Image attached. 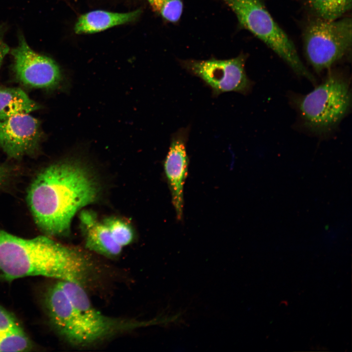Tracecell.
I'll list each match as a JSON object with an SVG mask.
<instances>
[{"label": "cell", "mask_w": 352, "mask_h": 352, "mask_svg": "<svg viewBox=\"0 0 352 352\" xmlns=\"http://www.w3.org/2000/svg\"><path fill=\"white\" fill-rule=\"evenodd\" d=\"M99 186L83 165L75 161L52 164L28 188L27 201L35 223L48 236L67 235L76 213L94 202Z\"/></svg>", "instance_id": "obj_1"}, {"label": "cell", "mask_w": 352, "mask_h": 352, "mask_svg": "<svg viewBox=\"0 0 352 352\" xmlns=\"http://www.w3.org/2000/svg\"><path fill=\"white\" fill-rule=\"evenodd\" d=\"M94 263L82 251L46 236L17 237L0 229V278L10 281L42 276L86 288L93 278Z\"/></svg>", "instance_id": "obj_2"}, {"label": "cell", "mask_w": 352, "mask_h": 352, "mask_svg": "<svg viewBox=\"0 0 352 352\" xmlns=\"http://www.w3.org/2000/svg\"><path fill=\"white\" fill-rule=\"evenodd\" d=\"M45 305L55 331L74 347H87L150 324L103 314L92 305L85 287L68 281L57 280L49 287Z\"/></svg>", "instance_id": "obj_3"}, {"label": "cell", "mask_w": 352, "mask_h": 352, "mask_svg": "<svg viewBox=\"0 0 352 352\" xmlns=\"http://www.w3.org/2000/svg\"><path fill=\"white\" fill-rule=\"evenodd\" d=\"M292 101L306 129L316 135L328 134L351 110L350 79L340 70L330 69L323 81L313 90L296 95Z\"/></svg>", "instance_id": "obj_4"}, {"label": "cell", "mask_w": 352, "mask_h": 352, "mask_svg": "<svg viewBox=\"0 0 352 352\" xmlns=\"http://www.w3.org/2000/svg\"><path fill=\"white\" fill-rule=\"evenodd\" d=\"M235 13L240 24L281 58L298 75L313 84V75L301 60L295 46L273 19L261 0H222Z\"/></svg>", "instance_id": "obj_5"}, {"label": "cell", "mask_w": 352, "mask_h": 352, "mask_svg": "<svg viewBox=\"0 0 352 352\" xmlns=\"http://www.w3.org/2000/svg\"><path fill=\"white\" fill-rule=\"evenodd\" d=\"M352 19L328 21L312 16L303 31L307 60L316 73L330 70L348 56L352 45Z\"/></svg>", "instance_id": "obj_6"}, {"label": "cell", "mask_w": 352, "mask_h": 352, "mask_svg": "<svg viewBox=\"0 0 352 352\" xmlns=\"http://www.w3.org/2000/svg\"><path fill=\"white\" fill-rule=\"evenodd\" d=\"M247 55L242 53L227 60L211 58L206 60L179 61L181 66L192 75L199 78L210 88L213 97L234 91L246 95L250 92L253 82L245 70Z\"/></svg>", "instance_id": "obj_7"}, {"label": "cell", "mask_w": 352, "mask_h": 352, "mask_svg": "<svg viewBox=\"0 0 352 352\" xmlns=\"http://www.w3.org/2000/svg\"><path fill=\"white\" fill-rule=\"evenodd\" d=\"M10 51L14 71L22 84L36 88H52L61 83L63 75L57 63L33 50L22 33L18 34L17 45Z\"/></svg>", "instance_id": "obj_8"}, {"label": "cell", "mask_w": 352, "mask_h": 352, "mask_svg": "<svg viewBox=\"0 0 352 352\" xmlns=\"http://www.w3.org/2000/svg\"><path fill=\"white\" fill-rule=\"evenodd\" d=\"M42 136L40 122L29 114L0 120V148L12 158L34 153Z\"/></svg>", "instance_id": "obj_9"}, {"label": "cell", "mask_w": 352, "mask_h": 352, "mask_svg": "<svg viewBox=\"0 0 352 352\" xmlns=\"http://www.w3.org/2000/svg\"><path fill=\"white\" fill-rule=\"evenodd\" d=\"M190 127L188 126L181 128L172 134L168 152L163 163L172 204L178 220H182L183 216L184 186L189 165L186 145Z\"/></svg>", "instance_id": "obj_10"}, {"label": "cell", "mask_w": 352, "mask_h": 352, "mask_svg": "<svg viewBox=\"0 0 352 352\" xmlns=\"http://www.w3.org/2000/svg\"><path fill=\"white\" fill-rule=\"evenodd\" d=\"M80 220L87 249L109 258L120 254L123 247L115 242L104 221H98L93 213L88 211L81 213Z\"/></svg>", "instance_id": "obj_11"}, {"label": "cell", "mask_w": 352, "mask_h": 352, "mask_svg": "<svg viewBox=\"0 0 352 352\" xmlns=\"http://www.w3.org/2000/svg\"><path fill=\"white\" fill-rule=\"evenodd\" d=\"M141 13L140 9L126 13L102 10L91 11L79 17L74 25V32L77 34L100 32L115 26L133 22L140 17Z\"/></svg>", "instance_id": "obj_12"}, {"label": "cell", "mask_w": 352, "mask_h": 352, "mask_svg": "<svg viewBox=\"0 0 352 352\" xmlns=\"http://www.w3.org/2000/svg\"><path fill=\"white\" fill-rule=\"evenodd\" d=\"M31 342L14 316L0 306V352H24Z\"/></svg>", "instance_id": "obj_13"}, {"label": "cell", "mask_w": 352, "mask_h": 352, "mask_svg": "<svg viewBox=\"0 0 352 352\" xmlns=\"http://www.w3.org/2000/svg\"><path fill=\"white\" fill-rule=\"evenodd\" d=\"M40 107L20 88L0 89V120L17 115L29 114Z\"/></svg>", "instance_id": "obj_14"}, {"label": "cell", "mask_w": 352, "mask_h": 352, "mask_svg": "<svg viewBox=\"0 0 352 352\" xmlns=\"http://www.w3.org/2000/svg\"><path fill=\"white\" fill-rule=\"evenodd\" d=\"M306 3L312 16L334 21L351 9L352 0H307Z\"/></svg>", "instance_id": "obj_15"}, {"label": "cell", "mask_w": 352, "mask_h": 352, "mask_svg": "<svg viewBox=\"0 0 352 352\" xmlns=\"http://www.w3.org/2000/svg\"><path fill=\"white\" fill-rule=\"evenodd\" d=\"M153 10L164 20L176 22L179 21L183 11L182 0H148Z\"/></svg>", "instance_id": "obj_16"}, {"label": "cell", "mask_w": 352, "mask_h": 352, "mask_svg": "<svg viewBox=\"0 0 352 352\" xmlns=\"http://www.w3.org/2000/svg\"><path fill=\"white\" fill-rule=\"evenodd\" d=\"M103 221L109 229L115 242L122 247L132 242L133 233L128 223L121 219L113 217L106 219Z\"/></svg>", "instance_id": "obj_17"}, {"label": "cell", "mask_w": 352, "mask_h": 352, "mask_svg": "<svg viewBox=\"0 0 352 352\" xmlns=\"http://www.w3.org/2000/svg\"><path fill=\"white\" fill-rule=\"evenodd\" d=\"M7 29L5 23L0 25V57H4L10 51V49L5 42L4 37Z\"/></svg>", "instance_id": "obj_18"}, {"label": "cell", "mask_w": 352, "mask_h": 352, "mask_svg": "<svg viewBox=\"0 0 352 352\" xmlns=\"http://www.w3.org/2000/svg\"><path fill=\"white\" fill-rule=\"evenodd\" d=\"M8 176L7 169L0 164V186L7 179Z\"/></svg>", "instance_id": "obj_19"}, {"label": "cell", "mask_w": 352, "mask_h": 352, "mask_svg": "<svg viewBox=\"0 0 352 352\" xmlns=\"http://www.w3.org/2000/svg\"><path fill=\"white\" fill-rule=\"evenodd\" d=\"M4 58V57H0V67L1 63H2V61H3V60Z\"/></svg>", "instance_id": "obj_20"}]
</instances>
